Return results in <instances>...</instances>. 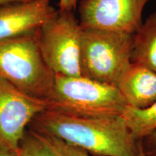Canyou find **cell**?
Wrapping results in <instances>:
<instances>
[{
  "label": "cell",
  "instance_id": "14",
  "mask_svg": "<svg viewBox=\"0 0 156 156\" xmlns=\"http://www.w3.org/2000/svg\"><path fill=\"white\" fill-rule=\"evenodd\" d=\"M77 0H59L58 10L74 11L77 6Z\"/></svg>",
  "mask_w": 156,
  "mask_h": 156
},
{
  "label": "cell",
  "instance_id": "3",
  "mask_svg": "<svg viewBox=\"0 0 156 156\" xmlns=\"http://www.w3.org/2000/svg\"><path fill=\"white\" fill-rule=\"evenodd\" d=\"M46 101L49 110L86 117L122 116L127 106L116 87L83 76L56 75Z\"/></svg>",
  "mask_w": 156,
  "mask_h": 156
},
{
  "label": "cell",
  "instance_id": "13",
  "mask_svg": "<svg viewBox=\"0 0 156 156\" xmlns=\"http://www.w3.org/2000/svg\"><path fill=\"white\" fill-rule=\"evenodd\" d=\"M36 133L54 156H90L86 151L70 145L58 138L38 132Z\"/></svg>",
  "mask_w": 156,
  "mask_h": 156
},
{
  "label": "cell",
  "instance_id": "15",
  "mask_svg": "<svg viewBox=\"0 0 156 156\" xmlns=\"http://www.w3.org/2000/svg\"><path fill=\"white\" fill-rule=\"evenodd\" d=\"M0 156H19L17 151L0 145Z\"/></svg>",
  "mask_w": 156,
  "mask_h": 156
},
{
  "label": "cell",
  "instance_id": "9",
  "mask_svg": "<svg viewBox=\"0 0 156 156\" xmlns=\"http://www.w3.org/2000/svg\"><path fill=\"white\" fill-rule=\"evenodd\" d=\"M116 87L127 106L136 108H147L156 101V73L131 62Z\"/></svg>",
  "mask_w": 156,
  "mask_h": 156
},
{
  "label": "cell",
  "instance_id": "4",
  "mask_svg": "<svg viewBox=\"0 0 156 156\" xmlns=\"http://www.w3.org/2000/svg\"><path fill=\"white\" fill-rule=\"evenodd\" d=\"M133 38L127 33L82 28L81 76L116 87L131 64Z\"/></svg>",
  "mask_w": 156,
  "mask_h": 156
},
{
  "label": "cell",
  "instance_id": "8",
  "mask_svg": "<svg viewBox=\"0 0 156 156\" xmlns=\"http://www.w3.org/2000/svg\"><path fill=\"white\" fill-rule=\"evenodd\" d=\"M56 12L51 0L0 5V41L39 30Z\"/></svg>",
  "mask_w": 156,
  "mask_h": 156
},
{
  "label": "cell",
  "instance_id": "16",
  "mask_svg": "<svg viewBox=\"0 0 156 156\" xmlns=\"http://www.w3.org/2000/svg\"><path fill=\"white\" fill-rule=\"evenodd\" d=\"M146 138H147L148 143L150 144V145H151L153 152L156 154V130L153 132H152Z\"/></svg>",
  "mask_w": 156,
  "mask_h": 156
},
{
  "label": "cell",
  "instance_id": "17",
  "mask_svg": "<svg viewBox=\"0 0 156 156\" xmlns=\"http://www.w3.org/2000/svg\"><path fill=\"white\" fill-rule=\"evenodd\" d=\"M136 156H146L145 151H144V147L142 146V140H139L138 141V151Z\"/></svg>",
  "mask_w": 156,
  "mask_h": 156
},
{
  "label": "cell",
  "instance_id": "6",
  "mask_svg": "<svg viewBox=\"0 0 156 156\" xmlns=\"http://www.w3.org/2000/svg\"><path fill=\"white\" fill-rule=\"evenodd\" d=\"M47 108L46 100L25 94L0 77V145L18 151L27 126Z\"/></svg>",
  "mask_w": 156,
  "mask_h": 156
},
{
  "label": "cell",
  "instance_id": "10",
  "mask_svg": "<svg viewBox=\"0 0 156 156\" xmlns=\"http://www.w3.org/2000/svg\"><path fill=\"white\" fill-rule=\"evenodd\" d=\"M131 62L156 73V12L148 17L134 34Z\"/></svg>",
  "mask_w": 156,
  "mask_h": 156
},
{
  "label": "cell",
  "instance_id": "11",
  "mask_svg": "<svg viewBox=\"0 0 156 156\" xmlns=\"http://www.w3.org/2000/svg\"><path fill=\"white\" fill-rule=\"evenodd\" d=\"M122 116L134 139H145L156 130V101L145 108L126 106Z\"/></svg>",
  "mask_w": 156,
  "mask_h": 156
},
{
  "label": "cell",
  "instance_id": "1",
  "mask_svg": "<svg viewBox=\"0 0 156 156\" xmlns=\"http://www.w3.org/2000/svg\"><path fill=\"white\" fill-rule=\"evenodd\" d=\"M30 129L54 136L95 156H136L138 141L122 116L86 117L46 109Z\"/></svg>",
  "mask_w": 156,
  "mask_h": 156
},
{
  "label": "cell",
  "instance_id": "5",
  "mask_svg": "<svg viewBox=\"0 0 156 156\" xmlns=\"http://www.w3.org/2000/svg\"><path fill=\"white\" fill-rule=\"evenodd\" d=\"M82 28L74 11L57 10L38 30V44L45 62L55 75L80 77Z\"/></svg>",
  "mask_w": 156,
  "mask_h": 156
},
{
  "label": "cell",
  "instance_id": "7",
  "mask_svg": "<svg viewBox=\"0 0 156 156\" xmlns=\"http://www.w3.org/2000/svg\"><path fill=\"white\" fill-rule=\"evenodd\" d=\"M148 0H81L80 25L83 28L134 34L142 26V13Z\"/></svg>",
  "mask_w": 156,
  "mask_h": 156
},
{
  "label": "cell",
  "instance_id": "12",
  "mask_svg": "<svg viewBox=\"0 0 156 156\" xmlns=\"http://www.w3.org/2000/svg\"><path fill=\"white\" fill-rule=\"evenodd\" d=\"M19 156H54L34 130H27L20 144Z\"/></svg>",
  "mask_w": 156,
  "mask_h": 156
},
{
  "label": "cell",
  "instance_id": "2",
  "mask_svg": "<svg viewBox=\"0 0 156 156\" xmlns=\"http://www.w3.org/2000/svg\"><path fill=\"white\" fill-rule=\"evenodd\" d=\"M55 75L41 53L38 30L0 41V77L19 90L46 100Z\"/></svg>",
  "mask_w": 156,
  "mask_h": 156
}]
</instances>
